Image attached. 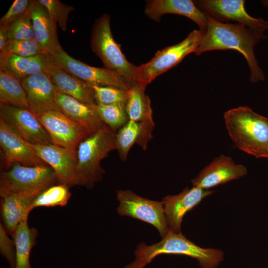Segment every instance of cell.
Masks as SVG:
<instances>
[{
  "instance_id": "ac0fdd59",
  "label": "cell",
  "mask_w": 268,
  "mask_h": 268,
  "mask_svg": "<svg viewBox=\"0 0 268 268\" xmlns=\"http://www.w3.org/2000/svg\"><path fill=\"white\" fill-rule=\"evenodd\" d=\"M0 145L6 170L14 163L27 166L48 165L25 144L24 141L0 119Z\"/></svg>"
},
{
  "instance_id": "4316f807",
  "label": "cell",
  "mask_w": 268,
  "mask_h": 268,
  "mask_svg": "<svg viewBox=\"0 0 268 268\" xmlns=\"http://www.w3.org/2000/svg\"><path fill=\"white\" fill-rule=\"evenodd\" d=\"M0 104L29 109L27 96L20 81L0 66Z\"/></svg>"
},
{
  "instance_id": "f1b7e54d",
  "label": "cell",
  "mask_w": 268,
  "mask_h": 268,
  "mask_svg": "<svg viewBox=\"0 0 268 268\" xmlns=\"http://www.w3.org/2000/svg\"><path fill=\"white\" fill-rule=\"evenodd\" d=\"M96 108L102 121L116 132L129 120L126 104H97Z\"/></svg>"
},
{
  "instance_id": "7c38bea8",
  "label": "cell",
  "mask_w": 268,
  "mask_h": 268,
  "mask_svg": "<svg viewBox=\"0 0 268 268\" xmlns=\"http://www.w3.org/2000/svg\"><path fill=\"white\" fill-rule=\"evenodd\" d=\"M27 146L54 170L58 183L69 188L79 185L76 152L50 144H33L24 141Z\"/></svg>"
},
{
  "instance_id": "4dcf8cb0",
  "label": "cell",
  "mask_w": 268,
  "mask_h": 268,
  "mask_svg": "<svg viewBox=\"0 0 268 268\" xmlns=\"http://www.w3.org/2000/svg\"><path fill=\"white\" fill-rule=\"evenodd\" d=\"M97 105L126 104L128 90L111 86H92Z\"/></svg>"
},
{
  "instance_id": "d590c367",
  "label": "cell",
  "mask_w": 268,
  "mask_h": 268,
  "mask_svg": "<svg viewBox=\"0 0 268 268\" xmlns=\"http://www.w3.org/2000/svg\"><path fill=\"white\" fill-rule=\"evenodd\" d=\"M9 42L8 26L0 25V54L4 51Z\"/></svg>"
},
{
  "instance_id": "44dd1931",
  "label": "cell",
  "mask_w": 268,
  "mask_h": 268,
  "mask_svg": "<svg viewBox=\"0 0 268 268\" xmlns=\"http://www.w3.org/2000/svg\"><path fill=\"white\" fill-rule=\"evenodd\" d=\"M154 127L153 120L141 122L129 120L117 131L116 150L123 162L126 161L133 145L137 144L143 150H146L148 143L153 138L152 133Z\"/></svg>"
},
{
  "instance_id": "74e56055",
  "label": "cell",
  "mask_w": 268,
  "mask_h": 268,
  "mask_svg": "<svg viewBox=\"0 0 268 268\" xmlns=\"http://www.w3.org/2000/svg\"><path fill=\"white\" fill-rule=\"evenodd\" d=\"M261 3L265 7H268V0H263L261 1Z\"/></svg>"
},
{
  "instance_id": "7a4b0ae2",
  "label": "cell",
  "mask_w": 268,
  "mask_h": 268,
  "mask_svg": "<svg viewBox=\"0 0 268 268\" xmlns=\"http://www.w3.org/2000/svg\"><path fill=\"white\" fill-rule=\"evenodd\" d=\"M228 134L240 150L256 158H268V118L248 106H239L224 114Z\"/></svg>"
},
{
  "instance_id": "ba28073f",
  "label": "cell",
  "mask_w": 268,
  "mask_h": 268,
  "mask_svg": "<svg viewBox=\"0 0 268 268\" xmlns=\"http://www.w3.org/2000/svg\"><path fill=\"white\" fill-rule=\"evenodd\" d=\"M119 204L117 210L121 216H127L154 226L162 238L169 231L162 201L141 197L131 190H118Z\"/></svg>"
},
{
  "instance_id": "e575fe53",
  "label": "cell",
  "mask_w": 268,
  "mask_h": 268,
  "mask_svg": "<svg viewBox=\"0 0 268 268\" xmlns=\"http://www.w3.org/2000/svg\"><path fill=\"white\" fill-rule=\"evenodd\" d=\"M0 251L8 262L11 268L16 265V246L13 239L9 238L3 224L0 223Z\"/></svg>"
},
{
  "instance_id": "277c9868",
  "label": "cell",
  "mask_w": 268,
  "mask_h": 268,
  "mask_svg": "<svg viewBox=\"0 0 268 268\" xmlns=\"http://www.w3.org/2000/svg\"><path fill=\"white\" fill-rule=\"evenodd\" d=\"M116 132L105 124L80 143L76 151L79 185L91 189L102 181L105 171L100 162L116 150Z\"/></svg>"
},
{
  "instance_id": "1f68e13d",
  "label": "cell",
  "mask_w": 268,
  "mask_h": 268,
  "mask_svg": "<svg viewBox=\"0 0 268 268\" xmlns=\"http://www.w3.org/2000/svg\"><path fill=\"white\" fill-rule=\"evenodd\" d=\"M31 9L8 26L9 42L34 38Z\"/></svg>"
},
{
  "instance_id": "5bb4252c",
  "label": "cell",
  "mask_w": 268,
  "mask_h": 268,
  "mask_svg": "<svg viewBox=\"0 0 268 268\" xmlns=\"http://www.w3.org/2000/svg\"><path fill=\"white\" fill-rule=\"evenodd\" d=\"M46 71L56 89L82 102L97 104L92 86L67 71L51 55L46 54Z\"/></svg>"
},
{
  "instance_id": "8fae6325",
  "label": "cell",
  "mask_w": 268,
  "mask_h": 268,
  "mask_svg": "<svg viewBox=\"0 0 268 268\" xmlns=\"http://www.w3.org/2000/svg\"><path fill=\"white\" fill-rule=\"evenodd\" d=\"M0 119L28 143L52 144L45 128L35 114L28 109L0 104Z\"/></svg>"
},
{
  "instance_id": "4fadbf2b",
  "label": "cell",
  "mask_w": 268,
  "mask_h": 268,
  "mask_svg": "<svg viewBox=\"0 0 268 268\" xmlns=\"http://www.w3.org/2000/svg\"><path fill=\"white\" fill-rule=\"evenodd\" d=\"M206 15L221 22L234 21L261 33L268 31V21L251 16L244 0H199L194 1Z\"/></svg>"
},
{
  "instance_id": "f546056e",
  "label": "cell",
  "mask_w": 268,
  "mask_h": 268,
  "mask_svg": "<svg viewBox=\"0 0 268 268\" xmlns=\"http://www.w3.org/2000/svg\"><path fill=\"white\" fill-rule=\"evenodd\" d=\"M47 10L51 18L56 22L59 27L63 31L67 28L69 15L75 8L68 6L59 0H38Z\"/></svg>"
},
{
  "instance_id": "d6a6232c",
  "label": "cell",
  "mask_w": 268,
  "mask_h": 268,
  "mask_svg": "<svg viewBox=\"0 0 268 268\" xmlns=\"http://www.w3.org/2000/svg\"><path fill=\"white\" fill-rule=\"evenodd\" d=\"M46 54L40 45L33 39L10 42L0 58L13 54L21 57H31Z\"/></svg>"
},
{
  "instance_id": "cb8c5ba5",
  "label": "cell",
  "mask_w": 268,
  "mask_h": 268,
  "mask_svg": "<svg viewBox=\"0 0 268 268\" xmlns=\"http://www.w3.org/2000/svg\"><path fill=\"white\" fill-rule=\"evenodd\" d=\"M45 54L26 57L13 54L7 55L0 58V66L21 81L32 75L45 72Z\"/></svg>"
},
{
  "instance_id": "2e32d148",
  "label": "cell",
  "mask_w": 268,
  "mask_h": 268,
  "mask_svg": "<svg viewBox=\"0 0 268 268\" xmlns=\"http://www.w3.org/2000/svg\"><path fill=\"white\" fill-rule=\"evenodd\" d=\"M247 169L230 157L221 155L202 169L192 180L193 186L210 188L238 179L247 175Z\"/></svg>"
},
{
  "instance_id": "9c48e42d",
  "label": "cell",
  "mask_w": 268,
  "mask_h": 268,
  "mask_svg": "<svg viewBox=\"0 0 268 268\" xmlns=\"http://www.w3.org/2000/svg\"><path fill=\"white\" fill-rule=\"evenodd\" d=\"M52 56L70 74L91 86H111L129 90L134 85L117 71L87 65L71 57L63 49Z\"/></svg>"
},
{
  "instance_id": "ffe728a7",
  "label": "cell",
  "mask_w": 268,
  "mask_h": 268,
  "mask_svg": "<svg viewBox=\"0 0 268 268\" xmlns=\"http://www.w3.org/2000/svg\"><path fill=\"white\" fill-rule=\"evenodd\" d=\"M55 100L60 111L66 116L84 127L92 134L105 124L96 110L97 104H88L56 89Z\"/></svg>"
},
{
  "instance_id": "3957f363",
  "label": "cell",
  "mask_w": 268,
  "mask_h": 268,
  "mask_svg": "<svg viewBox=\"0 0 268 268\" xmlns=\"http://www.w3.org/2000/svg\"><path fill=\"white\" fill-rule=\"evenodd\" d=\"M162 254L181 255L196 259L200 268H217L224 260V254L218 249L202 248L186 238L181 233L169 230L159 242L151 245L139 244L135 251L136 259L146 265Z\"/></svg>"
},
{
  "instance_id": "8d00e7d4",
  "label": "cell",
  "mask_w": 268,
  "mask_h": 268,
  "mask_svg": "<svg viewBox=\"0 0 268 268\" xmlns=\"http://www.w3.org/2000/svg\"><path fill=\"white\" fill-rule=\"evenodd\" d=\"M146 265L135 259L133 262L125 267L124 268H143Z\"/></svg>"
},
{
  "instance_id": "5b68a950",
  "label": "cell",
  "mask_w": 268,
  "mask_h": 268,
  "mask_svg": "<svg viewBox=\"0 0 268 268\" xmlns=\"http://www.w3.org/2000/svg\"><path fill=\"white\" fill-rule=\"evenodd\" d=\"M90 44L93 52L100 59L106 68L117 71L132 84H136L135 75L137 66L126 59L120 45L115 41L108 14H103L94 22Z\"/></svg>"
},
{
  "instance_id": "484cf974",
  "label": "cell",
  "mask_w": 268,
  "mask_h": 268,
  "mask_svg": "<svg viewBox=\"0 0 268 268\" xmlns=\"http://www.w3.org/2000/svg\"><path fill=\"white\" fill-rule=\"evenodd\" d=\"M146 87L136 83L128 90L126 110L130 120L141 122L153 120L150 100L145 94Z\"/></svg>"
},
{
  "instance_id": "836d02e7",
  "label": "cell",
  "mask_w": 268,
  "mask_h": 268,
  "mask_svg": "<svg viewBox=\"0 0 268 268\" xmlns=\"http://www.w3.org/2000/svg\"><path fill=\"white\" fill-rule=\"evenodd\" d=\"M33 0H16L0 19V25L8 26L22 17L31 7Z\"/></svg>"
},
{
  "instance_id": "e0dca14e",
  "label": "cell",
  "mask_w": 268,
  "mask_h": 268,
  "mask_svg": "<svg viewBox=\"0 0 268 268\" xmlns=\"http://www.w3.org/2000/svg\"><path fill=\"white\" fill-rule=\"evenodd\" d=\"M21 82L26 94L29 109L34 114L60 111L55 100L56 88L46 73L32 75Z\"/></svg>"
},
{
  "instance_id": "52a82bcc",
  "label": "cell",
  "mask_w": 268,
  "mask_h": 268,
  "mask_svg": "<svg viewBox=\"0 0 268 268\" xmlns=\"http://www.w3.org/2000/svg\"><path fill=\"white\" fill-rule=\"evenodd\" d=\"M58 183L56 174L49 165L27 166L14 163L0 176V196L39 191Z\"/></svg>"
},
{
  "instance_id": "6da1fadb",
  "label": "cell",
  "mask_w": 268,
  "mask_h": 268,
  "mask_svg": "<svg viewBox=\"0 0 268 268\" xmlns=\"http://www.w3.org/2000/svg\"><path fill=\"white\" fill-rule=\"evenodd\" d=\"M207 18L206 30L202 32L195 54L198 56L212 50H236L246 60L250 72V81H264V72L255 55L254 47L267 36L242 24L221 22L209 15Z\"/></svg>"
},
{
  "instance_id": "83f0119b",
  "label": "cell",
  "mask_w": 268,
  "mask_h": 268,
  "mask_svg": "<svg viewBox=\"0 0 268 268\" xmlns=\"http://www.w3.org/2000/svg\"><path fill=\"white\" fill-rule=\"evenodd\" d=\"M71 193L66 185L57 183L46 188L33 200L30 206L31 212L39 207L64 206L69 200Z\"/></svg>"
},
{
  "instance_id": "d6986e66",
  "label": "cell",
  "mask_w": 268,
  "mask_h": 268,
  "mask_svg": "<svg viewBox=\"0 0 268 268\" xmlns=\"http://www.w3.org/2000/svg\"><path fill=\"white\" fill-rule=\"evenodd\" d=\"M144 12L150 19L156 22L167 14L185 16L196 23L202 33L205 31L207 25V15L191 0H148Z\"/></svg>"
},
{
  "instance_id": "7402d4cb",
  "label": "cell",
  "mask_w": 268,
  "mask_h": 268,
  "mask_svg": "<svg viewBox=\"0 0 268 268\" xmlns=\"http://www.w3.org/2000/svg\"><path fill=\"white\" fill-rule=\"evenodd\" d=\"M41 191L19 193L1 197V215L3 225L12 236L19 224L28 219L30 206Z\"/></svg>"
},
{
  "instance_id": "9a60e30c",
  "label": "cell",
  "mask_w": 268,
  "mask_h": 268,
  "mask_svg": "<svg viewBox=\"0 0 268 268\" xmlns=\"http://www.w3.org/2000/svg\"><path fill=\"white\" fill-rule=\"evenodd\" d=\"M214 192L192 186L191 188H186L178 194L164 197L162 202L169 230L181 233V223L184 215Z\"/></svg>"
},
{
  "instance_id": "8992f818",
  "label": "cell",
  "mask_w": 268,
  "mask_h": 268,
  "mask_svg": "<svg viewBox=\"0 0 268 268\" xmlns=\"http://www.w3.org/2000/svg\"><path fill=\"white\" fill-rule=\"evenodd\" d=\"M202 32L194 30L180 42L158 51L148 62L136 67L135 81L147 86L156 77L175 67L188 54L196 52Z\"/></svg>"
},
{
  "instance_id": "603a6c76",
  "label": "cell",
  "mask_w": 268,
  "mask_h": 268,
  "mask_svg": "<svg viewBox=\"0 0 268 268\" xmlns=\"http://www.w3.org/2000/svg\"><path fill=\"white\" fill-rule=\"evenodd\" d=\"M31 16L34 38L44 52L52 55L63 49L58 39L57 23L38 0H33Z\"/></svg>"
},
{
  "instance_id": "d4e9b609",
  "label": "cell",
  "mask_w": 268,
  "mask_h": 268,
  "mask_svg": "<svg viewBox=\"0 0 268 268\" xmlns=\"http://www.w3.org/2000/svg\"><path fill=\"white\" fill-rule=\"evenodd\" d=\"M38 235L36 229L29 227L28 219L23 220L19 224L12 235L16 246L15 268H31L30 253L36 244Z\"/></svg>"
},
{
  "instance_id": "30bf717a",
  "label": "cell",
  "mask_w": 268,
  "mask_h": 268,
  "mask_svg": "<svg viewBox=\"0 0 268 268\" xmlns=\"http://www.w3.org/2000/svg\"><path fill=\"white\" fill-rule=\"evenodd\" d=\"M35 114L54 145L76 152L80 143L91 135L84 127L60 111Z\"/></svg>"
}]
</instances>
